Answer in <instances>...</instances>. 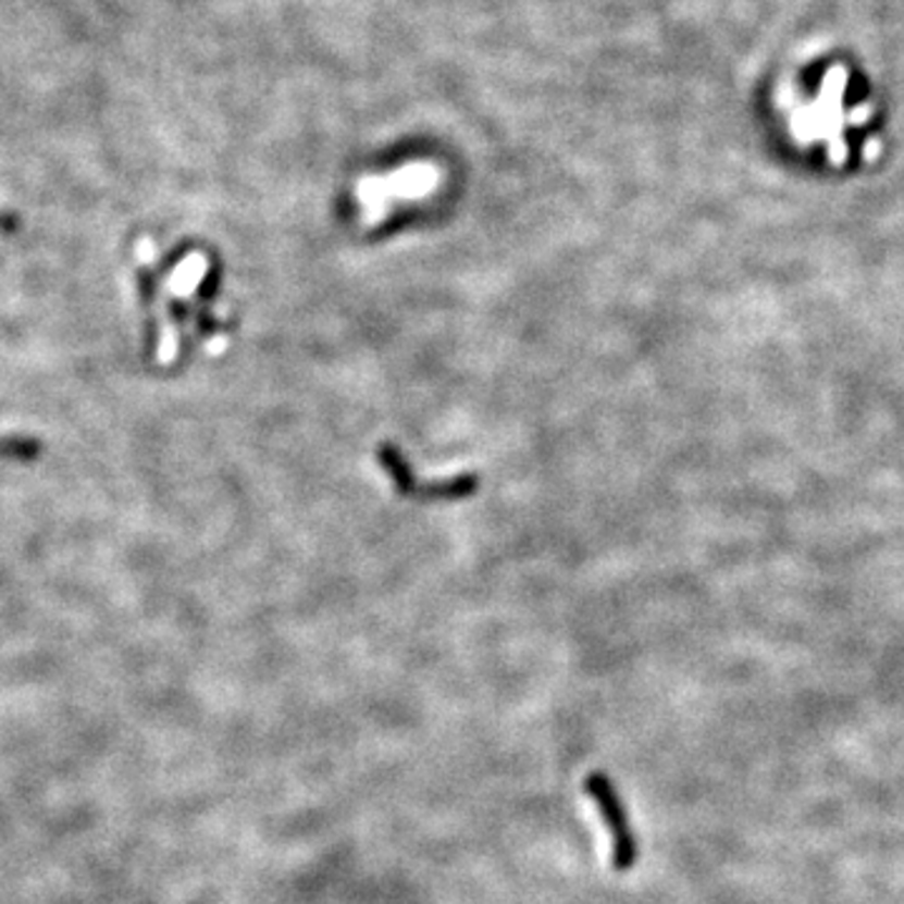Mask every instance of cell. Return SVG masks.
<instances>
[{
  "label": "cell",
  "instance_id": "1",
  "mask_svg": "<svg viewBox=\"0 0 904 904\" xmlns=\"http://www.w3.org/2000/svg\"><path fill=\"white\" fill-rule=\"evenodd\" d=\"M585 792L593 802H596L603 821H606L610 832V844H614V869L616 871H629L639 859V846L636 837H633L629 827V814H626V806L618 796L614 781H610L606 773L593 771L585 779Z\"/></svg>",
  "mask_w": 904,
  "mask_h": 904
},
{
  "label": "cell",
  "instance_id": "2",
  "mask_svg": "<svg viewBox=\"0 0 904 904\" xmlns=\"http://www.w3.org/2000/svg\"><path fill=\"white\" fill-rule=\"evenodd\" d=\"M437 171L428 164H412L407 169L395 171L389 176L364 178L357 189L360 203L368 211V219H377L385 214L389 199H420L435 186Z\"/></svg>",
  "mask_w": 904,
  "mask_h": 904
}]
</instances>
